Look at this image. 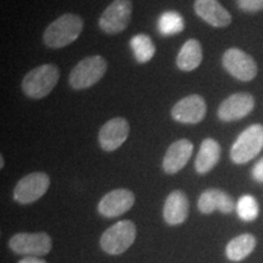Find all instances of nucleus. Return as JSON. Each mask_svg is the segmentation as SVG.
I'll return each mask as SVG.
<instances>
[{
	"label": "nucleus",
	"instance_id": "f257e3e1",
	"mask_svg": "<svg viewBox=\"0 0 263 263\" xmlns=\"http://www.w3.org/2000/svg\"><path fill=\"white\" fill-rule=\"evenodd\" d=\"M83 31V20L74 14H64L51 22L45 29L43 41L51 49H60L70 45Z\"/></svg>",
	"mask_w": 263,
	"mask_h": 263
},
{
	"label": "nucleus",
	"instance_id": "f03ea898",
	"mask_svg": "<svg viewBox=\"0 0 263 263\" xmlns=\"http://www.w3.org/2000/svg\"><path fill=\"white\" fill-rule=\"evenodd\" d=\"M60 80V71L54 64H44L33 68L22 80V90L31 99L48 97Z\"/></svg>",
	"mask_w": 263,
	"mask_h": 263
},
{
	"label": "nucleus",
	"instance_id": "7ed1b4c3",
	"mask_svg": "<svg viewBox=\"0 0 263 263\" xmlns=\"http://www.w3.org/2000/svg\"><path fill=\"white\" fill-rule=\"evenodd\" d=\"M107 62L100 55L85 58L74 66L70 73V85L73 89H87L97 84L106 73Z\"/></svg>",
	"mask_w": 263,
	"mask_h": 263
},
{
	"label": "nucleus",
	"instance_id": "20e7f679",
	"mask_svg": "<svg viewBox=\"0 0 263 263\" xmlns=\"http://www.w3.org/2000/svg\"><path fill=\"white\" fill-rule=\"evenodd\" d=\"M262 149L263 126L252 124L236 138L230 149V159L236 164H244L255 159Z\"/></svg>",
	"mask_w": 263,
	"mask_h": 263
},
{
	"label": "nucleus",
	"instance_id": "39448f33",
	"mask_svg": "<svg viewBox=\"0 0 263 263\" xmlns=\"http://www.w3.org/2000/svg\"><path fill=\"white\" fill-rule=\"evenodd\" d=\"M136 236V226L126 219L105 230L100 238V246L108 255H121L133 245Z\"/></svg>",
	"mask_w": 263,
	"mask_h": 263
},
{
	"label": "nucleus",
	"instance_id": "423d86ee",
	"mask_svg": "<svg viewBox=\"0 0 263 263\" xmlns=\"http://www.w3.org/2000/svg\"><path fill=\"white\" fill-rule=\"evenodd\" d=\"M133 12L130 0H114L99 18V27L107 34H117L129 25Z\"/></svg>",
	"mask_w": 263,
	"mask_h": 263
},
{
	"label": "nucleus",
	"instance_id": "0eeeda50",
	"mask_svg": "<svg viewBox=\"0 0 263 263\" xmlns=\"http://www.w3.org/2000/svg\"><path fill=\"white\" fill-rule=\"evenodd\" d=\"M52 240L47 233H18L10 239L9 248L18 255L39 257L50 252Z\"/></svg>",
	"mask_w": 263,
	"mask_h": 263
},
{
	"label": "nucleus",
	"instance_id": "6e6552de",
	"mask_svg": "<svg viewBox=\"0 0 263 263\" xmlns=\"http://www.w3.org/2000/svg\"><path fill=\"white\" fill-rule=\"evenodd\" d=\"M222 64L230 76L241 82L252 81L258 71L257 64L251 55L238 48L228 49L223 54Z\"/></svg>",
	"mask_w": 263,
	"mask_h": 263
},
{
	"label": "nucleus",
	"instance_id": "1a4fd4ad",
	"mask_svg": "<svg viewBox=\"0 0 263 263\" xmlns=\"http://www.w3.org/2000/svg\"><path fill=\"white\" fill-rule=\"evenodd\" d=\"M50 186V178L47 173L34 172L24 177L14 189L15 201L22 205L32 203L44 196Z\"/></svg>",
	"mask_w": 263,
	"mask_h": 263
},
{
	"label": "nucleus",
	"instance_id": "9d476101",
	"mask_svg": "<svg viewBox=\"0 0 263 263\" xmlns=\"http://www.w3.org/2000/svg\"><path fill=\"white\" fill-rule=\"evenodd\" d=\"M254 107L255 99L251 94L235 93L222 101L217 115L223 122H234L251 114Z\"/></svg>",
	"mask_w": 263,
	"mask_h": 263
},
{
	"label": "nucleus",
	"instance_id": "9b49d317",
	"mask_svg": "<svg viewBox=\"0 0 263 263\" xmlns=\"http://www.w3.org/2000/svg\"><path fill=\"white\" fill-rule=\"evenodd\" d=\"M207 112V105L205 99L197 94H192L183 98L174 105L172 117L177 122L186 124L200 123L205 118Z\"/></svg>",
	"mask_w": 263,
	"mask_h": 263
},
{
	"label": "nucleus",
	"instance_id": "f8f14e48",
	"mask_svg": "<svg viewBox=\"0 0 263 263\" xmlns=\"http://www.w3.org/2000/svg\"><path fill=\"white\" fill-rule=\"evenodd\" d=\"M136 197L134 194L128 189H115L107 193L98 205V211L106 218H115L133 207Z\"/></svg>",
	"mask_w": 263,
	"mask_h": 263
},
{
	"label": "nucleus",
	"instance_id": "ddd939ff",
	"mask_svg": "<svg viewBox=\"0 0 263 263\" xmlns=\"http://www.w3.org/2000/svg\"><path fill=\"white\" fill-rule=\"evenodd\" d=\"M129 123L126 118L116 117L107 121L99 132V144L105 151H115L129 136Z\"/></svg>",
	"mask_w": 263,
	"mask_h": 263
},
{
	"label": "nucleus",
	"instance_id": "4468645a",
	"mask_svg": "<svg viewBox=\"0 0 263 263\" xmlns=\"http://www.w3.org/2000/svg\"><path fill=\"white\" fill-rule=\"evenodd\" d=\"M194 10L212 27H227L232 24V15L218 0H195Z\"/></svg>",
	"mask_w": 263,
	"mask_h": 263
},
{
	"label": "nucleus",
	"instance_id": "2eb2a0df",
	"mask_svg": "<svg viewBox=\"0 0 263 263\" xmlns=\"http://www.w3.org/2000/svg\"><path fill=\"white\" fill-rule=\"evenodd\" d=\"M194 145L188 139H180L171 144L164 154L162 167L167 174H176L185 167L193 154Z\"/></svg>",
	"mask_w": 263,
	"mask_h": 263
},
{
	"label": "nucleus",
	"instance_id": "dca6fc26",
	"mask_svg": "<svg viewBox=\"0 0 263 263\" xmlns=\"http://www.w3.org/2000/svg\"><path fill=\"white\" fill-rule=\"evenodd\" d=\"M189 215L188 196L180 190H174L167 196L163 206V218L167 224L179 226Z\"/></svg>",
	"mask_w": 263,
	"mask_h": 263
},
{
	"label": "nucleus",
	"instance_id": "f3484780",
	"mask_svg": "<svg viewBox=\"0 0 263 263\" xmlns=\"http://www.w3.org/2000/svg\"><path fill=\"white\" fill-rule=\"evenodd\" d=\"M235 203L232 196L223 190L219 189H207L199 197L197 209L203 215H210L215 211H221L222 213H230L234 210Z\"/></svg>",
	"mask_w": 263,
	"mask_h": 263
},
{
	"label": "nucleus",
	"instance_id": "a211bd4d",
	"mask_svg": "<svg viewBox=\"0 0 263 263\" xmlns=\"http://www.w3.org/2000/svg\"><path fill=\"white\" fill-rule=\"evenodd\" d=\"M221 159V145L218 141L207 138L201 143L195 160V170L199 174H206L218 163Z\"/></svg>",
	"mask_w": 263,
	"mask_h": 263
},
{
	"label": "nucleus",
	"instance_id": "6ab92c4d",
	"mask_svg": "<svg viewBox=\"0 0 263 263\" xmlns=\"http://www.w3.org/2000/svg\"><path fill=\"white\" fill-rule=\"evenodd\" d=\"M202 62V47L196 39H189L184 45L177 57V66L179 70L190 72L194 71Z\"/></svg>",
	"mask_w": 263,
	"mask_h": 263
},
{
	"label": "nucleus",
	"instance_id": "aec40b11",
	"mask_svg": "<svg viewBox=\"0 0 263 263\" xmlns=\"http://www.w3.org/2000/svg\"><path fill=\"white\" fill-rule=\"evenodd\" d=\"M256 248V238L252 234H241L230 240L226 254L230 261L239 262L248 257Z\"/></svg>",
	"mask_w": 263,
	"mask_h": 263
},
{
	"label": "nucleus",
	"instance_id": "412c9836",
	"mask_svg": "<svg viewBox=\"0 0 263 263\" xmlns=\"http://www.w3.org/2000/svg\"><path fill=\"white\" fill-rule=\"evenodd\" d=\"M130 49L133 51L134 58L139 64H146L154 58L156 52V48L154 42L147 34L140 33L136 34L130 39Z\"/></svg>",
	"mask_w": 263,
	"mask_h": 263
},
{
	"label": "nucleus",
	"instance_id": "4be33fe9",
	"mask_svg": "<svg viewBox=\"0 0 263 263\" xmlns=\"http://www.w3.org/2000/svg\"><path fill=\"white\" fill-rule=\"evenodd\" d=\"M184 20L177 11H166L159 18V31L164 37L176 35L183 32Z\"/></svg>",
	"mask_w": 263,
	"mask_h": 263
},
{
	"label": "nucleus",
	"instance_id": "5701e85b",
	"mask_svg": "<svg viewBox=\"0 0 263 263\" xmlns=\"http://www.w3.org/2000/svg\"><path fill=\"white\" fill-rule=\"evenodd\" d=\"M236 212L240 219L245 222H252L258 217L259 206L257 200L252 195H242L236 203Z\"/></svg>",
	"mask_w": 263,
	"mask_h": 263
},
{
	"label": "nucleus",
	"instance_id": "b1692460",
	"mask_svg": "<svg viewBox=\"0 0 263 263\" xmlns=\"http://www.w3.org/2000/svg\"><path fill=\"white\" fill-rule=\"evenodd\" d=\"M236 4L245 12H258L263 10V0H236Z\"/></svg>",
	"mask_w": 263,
	"mask_h": 263
},
{
	"label": "nucleus",
	"instance_id": "393cba45",
	"mask_svg": "<svg viewBox=\"0 0 263 263\" xmlns=\"http://www.w3.org/2000/svg\"><path fill=\"white\" fill-rule=\"evenodd\" d=\"M252 177L256 182L263 183V157L255 164L252 168Z\"/></svg>",
	"mask_w": 263,
	"mask_h": 263
},
{
	"label": "nucleus",
	"instance_id": "a878e982",
	"mask_svg": "<svg viewBox=\"0 0 263 263\" xmlns=\"http://www.w3.org/2000/svg\"><path fill=\"white\" fill-rule=\"evenodd\" d=\"M18 263H47L44 259H41L38 257H33V256H27V257L22 258Z\"/></svg>",
	"mask_w": 263,
	"mask_h": 263
},
{
	"label": "nucleus",
	"instance_id": "bb28decb",
	"mask_svg": "<svg viewBox=\"0 0 263 263\" xmlns=\"http://www.w3.org/2000/svg\"><path fill=\"white\" fill-rule=\"evenodd\" d=\"M0 167H2V168H3V167H4V157H0Z\"/></svg>",
	"mask_w": 263,
	"mask_h": 263
}]
</instances>
